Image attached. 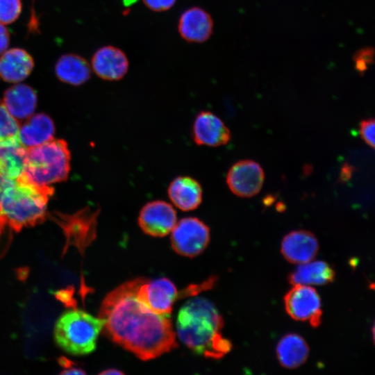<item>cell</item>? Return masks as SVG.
I'll return each instance as SVG.
<instances>
[{
  "instance_id": "cell-1",
  "label": "cell",
  "mask_w": 375,
  "mask_h": 375,
  "mask_svg": "<svg viewBox=\"0 0 375 375\" xmlns=\"http://www.w3.org/2000/svg\"><path fill=\"white\" fill-rule=\"evenodd\" d=\"M142 278L126 281L103 299L99 317L110 340L142 360L156 358L177 347L170 315L150 310L137 297Z\"/></svg>"
},
{
  "instance_id": "cell-2",
  "label": "cell",
  "mask_w": 375,
  "mask_h": 375,
  "mask_svg": "<svg viewBox=\"0 0 375 375\" xmlns=\"http://www.w3.org/2000/svg\"><path fill=\"white\" fill-rule=\"evenodd\" d=\"M224 320L208 299L196 297L180 309L176 319V333L189 349L206 358L218 359L232 347L222 336Z\"/></svg>"
},
{
  "instance_id": "cell-3",
  "label": "cell",
  "mask_w": 375,
  "mask_h": 375,
  "mask_svg": "<svg viewBox=\"0 0 375 375\" xmlns=\"http://www.w3.org/2000/svg\"><path fill=\"white\" fill-rule=\"evenodd\" d=\"M53 192L52 187L35 184L21 174L5 189L0 213L15 231L40 224L47 215V202Z\"/></svg>"
},
{
  "instance_id": "cell-4",
  "label": "cell",
  "mask_w": 375,
  "mask_h": 375,
  "mask_svg": "<svg viewBox=\"0 0 375 375\" xmlns=\"http://www.w3.org/2000/svg\"><path fill=\"white\" fill-rule=\"evenodd\" d=\"M69 162L70 152L66 142L52 138L26 149V165L22 174L35 184L47 185L67 179Z\"/></svg>"
},
{
  "instance_id": "cell-5",
  "label": "cell",
  "mask_w": 375,
  "mask_h": 375,
  "mask_svg": "<svg viewBox=\"0 0 375 375\" xmlns=\"http://www.w3.org/2000/svg\"><path fill=\"white\" fill-rule=\"evenodd\" d=\"M105 321L78 310L63 313L54 328L56 344L65 352L79 356L92 352Z\"/></svg>"
},
{
  "instance_id": "cell-6",
  "label": "cell",
  "mask_w": 375,
  "mask_h": 375,
  "mask_svg": "<svg viewBox=\"0 0 375 375\" xmlns=\"http://www.w3.org/2000/svg\"><path fill=\"white\" fill-rule=\"evenodd\" d=\"M99 210L85 207L72 215L54 212L49 216L62 228L66 238L65 249L75 247L81 253L97 235Z\"/></svg>"
},
{
  "instance_id": "cell-7",
  "label": "cell",
  "mask_w": 375,
  "mask_h": 375,
  "mask_svg": "<svg viewBox=\"0 0 375 375\" xmlns=\"http://www.w3.org/2000/svg\"><path fill=\"white\" fill-rule=\"evenodd\" d=\"M210 238L209 227L197 217L179 220L171 231V244L177 253L192 258L202 253Z\"/></svg>"
},
{
  "instance_id": "cell-8",
  "label": "cell",
  "mask_w": 375,
  "mask_h": 375,
  "mask_svg": "<svg viewBox=\"0 0 375 375\" xmlns=\"http://www.w3.org/2000/svg\"><path fill=\"white\" fill-rule=\"evenodd\" d=\"M287 313L297 321L309 322L313 327L321 323V299L310 285H294L284 297Z\"/></svg>"
},
{
  "instance_id": "cell-9",
  "label": "cell",
  "mask_w": 375,
  "mask_h": 375,
  "mask_svg": "<svg viewBox=\"0 0 375 375\" xmlns=\"http://www.w3.org/2000/svg\"><path fill=\"white\" fill-rule=\"evenodd\" d=\"M137 297L154 313L170 315L178 292L175 285L167 278L153 281L142 278L138 288Z\"/></svg>"
},
{
  "instance_id": "cell-10",
  "label": "cell",
  "mask_w": 375,
  "mask_h": 375,
  "mask_svg": "<svg viewBox=\"0 0 375 375\" xmlns=\"http://www.w3.org/2000/svg\"><path fill=\"white\" fill-rule=\"evenodd\" d=\"M138 222L147 235L164 237L171 233L176 224V212L172 205L165 201H151L141 208Z\"/></svg>"
},
{
  "instance_id": "cell-11",
  "label": "cell",
  "mask_w": 375,
  "mask_h": 375,
  "mask_svg": "<svg viewBox=\"0 0 375 375\" xmlns=\"http://www.w3.org/2000/svg\"><path fill=\"white\" fill-rule=\"evenodd\" d=\"M265 173L259 163L251 160L235 162L229 169L226 181L230 190L240 197H251L261 190Z\"/></svg>"
},
{
  "instance_id": "cell-12",
  "label": "cell",
  "mask_w": 375,
  "mask_h": 375,
  "mask_svg": "<svg viewBox=\"0 0 375 375\" xmlns=\"http://www.w3.org/2000/svg\"><path fill=\"white\" fill-rule=\"evenodd\" d=\"M192 135L197 145L212 147L226 144L231 138L230 130L224 122L208 110L200 111L196 115Z\"/></svg>"
},
{
  "instance_id": "cell-13",
  "label": "cell",
  "mask_w": 375,
  "mask_h": 375,
  "mask_svg": "<svg viewBox=\"0 0 375 375\" xmlns=\"http://www.w3.org/2000/svg\"><path fill=\"white\" fill-rule=\"evenodd\" d=\"M91 66L99 78L113 81L124 77L128 71L129 62L124 51L117 47L107 45L95 51Z\"/></svg>"
},
{
  "instance_id": "cell-14",
  "label": "cell",
  "mask_w": 375,
  "mask_h": 375,
  "mask_svg": "<svg viewBox=\"0 0 375 375\" xmlns=\"http://www.w3.org/2000/svg\"><path fill=\"white\" fill-rule=\"evenodd\" d=\"M213 26L212 18L206 10L193 6L181 13L178 21V31L188 42L203 43L212 35Z\"/></svg>"
},
{
  "instance_id": "cell-15",
  "label": "cell",
  "mask_w": 375,
  "mask_h": 375,
  "mask_svg": "<svg viewBox=\"0 0 375 375\" xmlns=\"http://www.w3.org/2000/svg\"><path fill=\"white\" fill-rule=\"evenodd\" d=\"M319 249L318 240L310 231H291L283 239L281 253L284 258L293 264H303L313 260Z\"/></svg>"
},
{
  "instance_id": "cell-16",
  "label": "cell",
  "mask_w": 375,
  "mask_h": 375,
  "mask_svg": "<svg viewBox=\"0 0 375 375\" xmlns=\"http://www.w3.org/2000/svg\"><path fill=\"white\" fill-rule=\"evenodd\" d=\"M171 202L183 211L197 209L201 203L203 190L200 183L188 176L174 178L167 188Z\"/></svg>"
},
{
  "instance_id": "cell-17",
  "label": "cell",
  "mask_w": 375,
  "mask_h": 375,
  "mask_svg": "<svg viewBox=\"0 0 375 375\" xmlns=\"http://www.w3.org/2000/svg\"><path fill=\"white\" fill-rule=\"evenodd\" d=\"M34 67L32 56L24 49L6 50L0 57V76L9 83H17L26 78Z\"/></svg>"
},
{
  "instance_id": "cell-18",
  "label": "cell",
  "mask_w": 375,
  "mask_h": 375,
  "mask_svg": "<svg viewBox=\"0 0 375 375\" xmlns=\"http://www.w3.org/2000/svg\"><path fill=\"white\" fill-rule=\"evenodd\" d=\"M3 102L13 117L23 119L29 117L34 112L37 94L29 85L17 84L5 91Z\"/></svg>"
},
{
  "instance_id": "cell-19",
  "label": "cell",
  "mask_w": 375,
  "mask_h": 375,
  "mask_svg": "<svg viewBox=\"0 0 375 375\" xmlns=\"http://www.w3.org/2000/svg\"><path fill=\"white\" fill-rule=\"evenodd\" d=\"M333 269L322 260L309 261L300 264L289 276L292 285H324L335 279Z\"/></svg>"
},
{
  "instance_id": "cell-20",
  "label": "cell",
  "mask_w": 375,
  "mask_h": 375,
  "mask_svg": "<svg viewBox=\"0 0 375 375\" xmlns=\"http://www.w3.org/2000/svg\"><path fill=\"white\" fill-rule=\"evenodd\" d=\"M55 73L60 81L72 85H80L90 78L91 67L82 56L67 53L58 60Z\"/></svg>"
},
{
  "instance_id": "cell-21",
  "label": "cell",
  "mask_w": 375,
  "mask_h": 375,
  "mask_svg": "<svg viewBox=\"0 0 375 375\" xmlns=\"http://www.w3.org/2000/svg\"><path fill=\"white\" fill-rule=\"evenodd\" d=\"M55 128L51 119L39 113L28 119L19 129L22 147L29 148L43 144L53 138Z\"/></svg>"
},
{
  "instance_id": "cell-22",
  "label": "cell",
  "mask_w": 375,
  "mask_h": 375,
  "mask_svg": "<svg viewBox=\"0 0 375 375\" xmlns=\"http://www.w3.org/2000/svg\"><path fill=\"white\" fill-rule=\"evenodd\" d=\"M309 347L305 340L295 333L283 337L276 346V356L280 364L288 369H294L307 360Z\"/></svg>"
},
{
  "instance_id": "cell-23",
  "label": "cell",
  "mask_w": 375,
  "mask_h": 375,
  "mask_svg": "<svg viewBox=\"0 0 375 375\" xmlns=\"http://www.w3.org/2000/svg\"><path fill=\"white\" fill-rule=\"evenodd\" d=\"M26 160L24 147H0V174L3 177L16 180L23 173Z\"/></svg>"
},
{
  "instance_id": "cell-24",
  "label": "cell",
  "mask_w": 375,
  "mask_h": 375,
  "mask_svg": "<svg viewBox=\"0 0 375 375\" xmlns=\"http://www.w3.org/2000/svg\"><path fill=\"white\" fill-rule=\"evenodd\" d=\"M22 146L19 124L0 101V147Z\"/></svg>"
},
{
  "instance_id": "cell-25",
  "label": "cell",
  "mask_w": 375,
  "mask_h": 375,
  "mask_svg": "<svg viewBox=\"0 0 375 375\" xmlns=\"http://www.w3.org/2000/svg\"><path fill=\"white\" fill-rule=\"evenodd\" d=\"M21 11V0H0V23L9 24L14 22Z\"/></svg>"
},
{
  "instance_id": "cell-26",
  "label": "cell",
  "mask_w": 375,
  "mask_h": 375,
  "mask_svg": "<svg viewBox=\"0 0 375 375\" xmlns=\"http://www.w3.org/2000/svg\"><path fill=\"white\" fill-rule=\"evenodd\" d=\"M375 122L374 119H367L361 121L360 124V133L362 139L372 148H374Z\"/></svg>"
},
{
  "instance_id": "cell-27",
  "label": "cell",
  "mask_w": 375,
  "mask_h": 375,
  "mask_svg": "<svg viewBox=\"0 0 375 375\" xmlns=\"http://www.w3.org/2000/svg\"><path fill=\"white\" fill-rule=\"evenodd\" d=\"M144 5L155 12L166 11L172 8L176 0H142Z\"/></svg>"
},
{
  "instance_id": "cell-28",
  "label": "cell",
  "mask_w": 375,
  "mask_h": 375,
  "mask_svg": "<svg viewBox=\"0 0 375 375\" xmlns=\"http://www.w3.org/2000/svg\"><path fill=\"white\" fill-rule=\"evenodd\" d=\"M59 364L63 367L60 374H85V372L82 369L74 366L75 364L66 358H60Z\"/></svg>"
},
{
  "instance_id": "cell-29",
  "label": "cell",
  "mask_w": 375,
  "mask_h": 375,
  "mask_svg": "<svg viewBox=\"0 0 375 375\" xmlns=\"http://www.w3.org/2000/svg\"><path fill=\"white\" fill-rule=\"evenodd\" d=\"M10 43V33L4 24L0 23V54L8 48Z\"/></svg>"
},
{
  "instance_id": "cell-30",
  "label": "cell",
  "mask_w": 375,
  "mask_h": 375,
  "mask_svg": "<svg viewBox=\"0 0 375 375\" xmlns=\"http://www.w3.org/2000/svg\"><path fill=\"white\" fill-rule=\"evenodd\" d=\"M72 294L73 291L70 290V289L60 290L56 293V297L69 306H72L75 304Z\"/></svg>"
},
{
  "instance_id": "cell-31",
  "label": "cell",
  "mask_w": 375,
  "mask_h": 375,
  "mask_svg": "<svg viewBox=\"0 0 375 375\" xmlns=\"http://www.w3.org/2000/svg\"><path fill=\"white\" fill-rule=\"evenodd\" d=\"M372 53H369V50H363L362 52H360L358 54L357 60H356V64L358 65V68L360 69V67L364 68L366 63L369 62V55Z\"/></svg>"
},
{
  "instance_id": "cell-32",
  "label": "cell",
  "mask_w": 375,
  "mask_h": 375,
  "mask_svg": "<svg viewBox=\"0 0 375 375\" xmlns=\"http://www.w3.org/2000/svg\"><path fill=\"white\" fill-rule=\"evenodd\" d=\"M352 174V167L349 165H344L341 170L340 179L347 181L351 178Z\"/></svg>"
},
{
  "instance_id": "cell-33",
  "label": "cell",
  "mask_w": 375,
  "mask_h": 375,
  "mask_svg": "<svg viewBox=\"0 0 375 375\" xmlns=\"http://www.w3.org/2000/svg\"><path fill=\"white\" fill-rule=\"evenodd\" d=\"M12 183V180L8 179L0 174V201L5 189Z\"/></svg>"
},
{
  "instance_id": "cell-34",
  "label": "cell",
  "mask_w": 375,
  "mask_h": 375,
  "mask_svg": "<svg viewBox=\"0 0 375 375\" xmlns=\"http://www.w3.org/2000/svg\"><path fill=\"white\" fill-rule=\"evenodd\" d=\"M100 374L110 375V374H124L122 372L117 369H106L100 373Z\"/></svg>"
},
{
  "instance_id": "cell-35",
  "label": "cell",
  "mask_w": 375,
  "mask_h": 375,
  "mask_svg": "<svg viewBox=\"0 0 375 375\" xmlns=\"http://www.w3.org/2000/svg\"><path fill=\"white\" fill-rule=\"evenodd\" d=\"M6 224L7 222L5 217L0 213V238Z\"/></svg>"
},
{
  "instance_id": "cell-36",
  "label": "cell",
  "mask_w": 375,
  "mask_h": 375,
  "mask_svg": "<svg viewBox=\"0 0 375 375\" xmlns=\"http://www.w3.org/2000/svg\"><path fill=\"white\" fill-rule=\"evenodd\" d=\"M138 0H122L124 5L126 6H130L135 3Z\"/></svg>"
}]
</instances>
